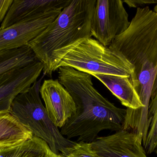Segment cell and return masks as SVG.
<instances>
[{
    "instance_id": "cell-5",
    "label": "cell",
    "mask_w": 157,
    "mask_h": 157,
    "mask_svg": "<svg viewBox=\"0 0 157 157\" xmlns=\"http://www.w3.org/2000/svg\"><path fill=\"white\" fill-rule=\"evenodd\" d=\"M69 66L89 74L131 77L132 65L121 53L91 37L82 41L72 49L58 66Z\"/></svg>"
},
{
    "instance_id": "cell-6",
    "label": "cell",
    "mask_w": 157,
    "mask_h": 157,
    "mask_svg": "<svg viewBox=\"0 0 157 157\" xmlns=\"http://www.w3.org/2000/svg\"><path fill=\"white\" fill-rule=\"evenodd\" d=\"M130 22L121 0H97L92 16L91 36L105 46L124 32Z\"/></svg>"
},
{
    "instance_id": "cell-16",
    "label": "cell",
    "mask_w": 157,
    "mask_h": 157,
    "mask_svg": "<svg viewBox=\"0 0 157 157\" xmlns=\"http://www.w3.org/2000/svg\"><path fill=\"white\" fill-rule=\"evenodd\" d=\"M66 157H98L90 149V143H77Z\"/></svg>"
},
{
    "instance_id": "cell-7",
    "label": "cell",
    "mask_w": 157,
    "mask_h": 157,
    "mask_svg": "<svg viewBox=\"0 0 157 157\" xmlns=\"http://www.w3.org/2000/svg\"><path fill=\"white\" fill-rule=\"evenodd\" d=\"M62 10L54 9L0 29V52L28 45L56 19Z\"/></svg>"
},
{
    "instance_id": "cell-15",
    "label": "cell",
    "mask_w": 157,
    "mask_h": 157,
    "mask_svg": "<svg viewBox=\"0 0 157 157\" xmlns=\"http://www.w3.org/2000/svg\"><path fill=\"white\" fill-rule=\"evenodd\" d=\"M38 61L29 45L20 49L0 52V75L23 68Z\"/></svg>"
},
{
    "instance_id": "cell-9",
    "label": "cell",
    "mask_w": 157,
    "mask_h": 157,
    "mask_svg": "<svg viewBox=\"0 0 157 157\" xmlns=\"http://www.w3.org/2000/svg\"><path fill=\"white\" fill-rule=\"evenodd\" d=\"M90 146L98 157H147L139 137L123 129L111 135L97 137Z\"/></svg>"
},
{
    "instance_id": "cell-4",
    "label": "cell",
    "mask_w": 157,
    "mask_h": 157,
    "mask_svg": "<svg viewBox=\"0 0 157 157\" xmlns=\"http://www.w3.org/2000/svg\"><path fill=\"white\" fill-rule=\"evenodd\" d=\"M42 78L15 98L10 113L29 130L33 136L45 141L53 153L66 156L77 143L64 137L48 116L40 96Z\"/></svg>"
},
{
    "instance_id": "cell-13",
    "label": "cell",
    "mask_w": 157,
    "mask_h": 157,
    "mask_svg": "<svg viewBox=\"0 0 157 157\" xmlns=\"http://www.w3.org/2000/svg\"><path fill=\"white\" fill-rule=\"evenodd\" d=\"M33 137L32 132L11 113L0 114V147L15 146Z\"/></svg>"
},
{
    "instance_id": "cell-17",
    "label": "cell",
    "mask_w": 157,
    "mask_h": 157,
    "mask_svg": "<svg viewBox=\"0 0 157 157\" xmlns=\"http://www.w3.org/2000/svg\"><path fill=\"white\" fill-rule=\"evenodd\" d=\"M13 0H0V23L3 21Z\"/></svg>"
},
{
    "instance_id": "cell-21",
    "label": "cell",
    "mask_w": 157,
    "mask_h": 157,
    "mask_svg": "<svg viewBox=\"0 0 157 157\" xmlns=\"http://www.w3.org/2000/svg\"><path fill=\"white\" fill-rule=\"evenodd\" d=\"M59 157H66L65 156L63 155H62V154H60L59 155Z\"/></svg>"
},
{
    "instance_id": "cell-10",
    "label": "cell",
    "mask_w": 157,
    "mask_h": 157,
    "mask_svg": "<svg viewBox=\"0 0 157 157\" xmlns=\"http://www.w3.org/2000/svg\"><path fill=\"white\" fill-rule=\"evenodd\" d=\"M40 93L51 120L58 128H61L76 112L72 97L58 79L44 80Z\"/></svg>"
},
{
    "instance_id": "cell-20",
    "label": "cell",
    "mask_w": 157,
    "mask_h": 157,
    "mask_svg": "<svg viewBox=\"0 0 157 157\" xmlns=\"http://www.w3.org/2000/svg\"><path fill=\"white\" fill-rule=\"evenodd\" d=\"M154 11H155V13H157V4L155 6V8H154Z\"/></svg>"
},
{
    "instance_id": "cell-11",
    "label": "cell",
    "mask_w": 157,
    "mask_h": 157,
    "mask_svg": "<svg viewBox=\"0 0 157 157\" xmlns=\"http://www.w3.org/2000/svg\"><path fill=\"white\" fill-rule=\"evenodd\" d=\"M71 0H14L0 29H4L13 24L56 9H63Z\"/></svg>"
},
{
    "instance_id": "cell-14",
    "label": "cell",
    "mask_w": 157,
    "mask_h": 157,
    "mask_svg": "<svg viewBox=\"0 0 157 157\" xmlns=\"http://www.w3.org/2000/svg\"><path fill=\"white\" fill-rule=\"evenodd\" d=\"M0 157H59L45 141L36 136L12 147H0Z\"/></svg>"
},
{
    "instance_id": "cell-1",
    "label": "cell",
    "mask_w": 157,
    "mask_h": 157,
    "mask_svg": "<svg viewBox=\"0 0 157 157\" xmlns=\"http://www.w3.org/2000/svg\"><path fill=\"white\" fill-rule=\"evenodd\" d=\"M109 47L121 53L133 67L131 79L144 107L126 109L124 128L145 141L149 130L148 107L157 73V13L148 6L137 7L129 27Z\"/></svg>"
},
{
    "instance_id": "cell-19",
    "label": "cell",
    "mask_w": 157,
    "mask_h": 157,
    "mask_svg": "<svg viewBox=\"0 0 157 157\" xmlns=\"http://www.w3.org/2000/svg\"><path fill=\"white\" fill-rule=\"evenodd\" d=\"M157 92V73L155 79V82H154V85H153V90H152V95H151V99L154 97L155 95H156Z\"/></svg>"
},
{
    "instance_id": "cell-18",
    "label": "cell",
    "mask_w": 157,
    "mask_h": 157,
    "mask_svg": "<svg viewBox=\"0 0 157 157\" xmlns=\"http://www.w3.org/2000/svg\"><path fill=\"white\" fill-rule=\"evenodd\" d=\"M123 2L127 4L130 7H137L145 5L157 4V0H124Z\"/></svg>"
},
{
    "instance_id": "cell-12",
    "label": "cell",
    "mask_w": 157,
    "mask_h": 157,
    "mask_svg": "<svg viewBox=\"0 0 157 157\" xmlns=\"http://www.w3.org/2000/svg\"><path fill=\"white\" fill-rule=\"evenodd\" d=\"M92 76L100 81L127 108L136 110L144 107L131 77L101 74Z\"/></svg>"
},
{
    "instance_id": "cell-2",
    "label": "cell",
    "mask_w": 157,
    "mask_h": 157,
    "mask_svg": "<svg viewBox=\"0 0 157 157\" xmlns=\"http://www.w3.org/2000/svg\"><path fill=\"white\" fill-rule=\"evenodd\" d=\"M58 80L72 97L76 112L61 128V134L77 143H90L103 130L123 129L126 109L117 108L94 88L92 76L69 66L58 69Z\"/></svg>"
},
{
    "instance_id": "cell-22",
    "label": "cell",
    "mask_w": 157,
    "mask_h": 157,
    "mask_svg": "<svg viewBox=\"0 0 157 157\" xmlns=\"http://www.w3.org/2000/svg\"><path fill=\"white\" fill-rule=\"evenodd\" d=\"M155 152H156V154H157V149H156Z\"/></svg>"
},
{
    "instance_id": "cell-8",
    "label": "cell",
    "mask_w": 157,
    "mask_h": 157,
    "mask_svg": "<svg viewBox=\"0 0 157 157\" xmlns=\"http://www.w3.org/2000/svg\"><path fill=\"white\" fill-rule=\"evenodd\" d=\"M44 65L39 61L0 75V114L10 112L15 98L37 81Z\"/></svg>"
},
{
    "instance_id": "cell-3",
    "label": "cell",
    "mask_w": 157,
    "mask_h": 157,
    "mask_svg": "<svg viewBox=\"0 0 157 157\" xmlns=\"http://www.w3.org/2000/svg\"><path fill=\"white\" fill-rule=\"evenodd\" d=\"M97 0H71L56 19L28 45L51 77L63 57L82 41L91 37Z\"/></svg>"
}]
</instances>
